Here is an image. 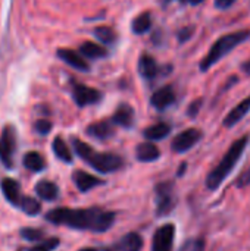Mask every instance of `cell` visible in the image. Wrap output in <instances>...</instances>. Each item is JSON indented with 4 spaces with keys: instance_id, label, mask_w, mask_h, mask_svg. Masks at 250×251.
Wrapping results in <instances>:
<instances>
[{
    "instance_id": "6da1fadb",
    "label": "cell",
    "mask_w": 250,
    "mask_h": 251,
    "mask_svg": "<svg viewBox=\"0 0 250 251\" xmlns=\"http://www.w3.org/2000/svg\"><path fill=\"white\" fill-rule=\"evenodd\" d=\"M46 221L81 231L105 232L115 222V213L102 207L90 209H53L46 215Z\"/></svg>"
},
{
    "instance_id": "7a4b0ae2",
    "label": "cell",
    "mask_w": 250,
    "mask_h": 251,
    "mask_svg": "<svg viewBox=\"0 0 250 251\" xmlns=\"http://www.w3.org/2000/svg\"><path fill=\"white\" fill-rule=\"evenodd\" d=\"M250 137L249 135H243L240 138H237L225 151V154L222 156V159L220 160V163L208 174L206 176V188L211 191H217L224 181L230 176V174L234 171V168L237 166V163L240 162L248 144H249Z\"/></svg>"
},
{
    "instance_id": "3957f363",
    "label": "cell",
    "mask_w": 250,
    "mask_h": 251,
    "mask_svg": "<svg viewBox=\"0 0 250 251\" xmlns=\"http://www.w3.org/2000/svg\"><path fill=\"white\" fill-rule=\"evenodd\" d=\"M72 147L75 150V153L84 160L87 162L93 169L102 172V174H111L115 172L118 169H121L124 166V160L122 157L113 154V153H99L94 151L87 143L81 141L80 138L74 137L72 140Z\"/></svg>"
},
{
    "instance_id": "277c9868",
    "label": "cell",
    "mask_w": 250,
    "mask_h": 251,
    "mask_svg": "<svg viewBox=\"0 0 250 251\" xmlns=\"http://www.w3.org/2000/svg\"><path fill=\"white\" fill-rule=\"evenodd\" d=\"M249 38L250 29H239V31H234V32L224 34L222 37H220L212 44L211 50L200 60V65H199L200 71L202 72L209 71L215 63H218L220 60H222L228 53H231L237 46H240L242 43H245Z\"/></svg>"
},
{
    "instance_id": "5b68a950",
    "label": "cell",
    "mask_w": 250,
    "mask_h": 251,
    "mask_svg": "<svg viewBox=\"0 0 250 251\" xmlns=\"http://www.w3.org/2000/svg\"><path fill=\"white\" fill-rule=\"evenodd\" d=\"M155 193H156V215L158 216L169 215L177 206V194H175L174 182L171 181L159 182L155 187Z\"/></svg>"
},
{
    "instance_id": "8992f818",
    "label": "cell",
    "mask_w": 250,
    "mask_h": 251,
    "mask_svg": "<svg viewBox=\"0 0 250 251\" xmlns=\"http://www.w3.org/2000/svg\"><path fill=\"white\" fill-rule=\"evenodd\" d=\"M15 151H16V131L12 125H6L0 135V162L7 169L13 166Z\"/></svg>"
},
{
    "instance_id": "52a82bcc",
    "label": "cell",
    "mask_w": 250,
    "mask_h": 251,
    "mask_svg": "<svg viewBox=\"0 0 250 251\" xmlns=\"http://www.w3.org/2000/svg\"><path fill=\"white\" fill-rule=\"evenodd\" d=\"M203 138V132L197 128H189L183 132H180L171 143V149L174 153H186L190 149H193L200 140Z\"/></svg>"
},
{
    "instance_id": "ba28073f",
    "label": "cell",
    "mask_w": 250,
    "mask_h": 251,
    "mask_svg": "<svg viewBox=\"0 0 250 251\" xmlns=\"http://www.w3.org/2000/svg\"><path fill=\"white\" fill-rule=\"evenodd\" d=\"M175 240V225L165 224L159 226L153 235L152 251H172Z\"/></svg>"
},
{
    "instance_id": "9c48e42d",
    "label": "cell",
    "mask_w": 250,
    "mask_h": 251,
    "mask_svg": "<svg viewBox=\"0 0 250 251\" xmlns=\"http://www.w3.org/2000/svg\"><path fill=\"white\" fill-rule=\"evenodd\" d=\"M72 96L75 103L80 107H85L88 104H96L102 100L103 94L88 85H83V84H74L72 85Z\"/></svg>"
},
{
    "instance_id": "30bf717a",
    "label": "cell",
    "mask_w": 250,
    "mask_h": 251,
    "mask_svg": "<svg viewBox=\"0 0 250 251\" xmlns=\"http://www.w3.org/2000/svg\"><path fill=\"white\" fill-rule=\"evenodd\" d=\"M177 100V94L172 85H165L159 90H156L150 97V104L158 110H165L169 106H172Z\"/></svg>"
},
{
    "instance_id": "8fae6325",
    "label": "cell",
    "mask_w": 250,
    "mask_h": 251,
    "mask_svg": "<svg viewBox=\"0 0 250 251\" xmlns=\"http://www.w3.org/2000/svg\"><path fill=\"white\" fill-rule=\"evenodd\" d=\"M162 71H164V68H161L156 63V60H155V57L152 54L143 53L140 56V59H139V72H140V75L143 78H146L147 81H152L156 76H159L161 74H164Z\"/></svg>"
},
{
    "instance_id": "7c38bea8",
    "label": "cell",
    "mask_w": 250,
    "mask_h": 251,
    "mask_svg": "<svg viewBox=\"0 0 250 251\" xmlns=\"http://www.w3.org/2000/svg\"><path fill=\"white\" fill-rule=\"evenodd\" d=\"M250 112V96H248L246 99H243L234 109H231L228 113H227V116L224 118V121H222V125L225 126V128H233V126H236L248 113Z\"/></svg>"
},
{
    "instance_id": "4fadbf2b",
    "label": "cell",
    "mask_w": 250,
    "mask_h": 251,
    "mask_svg": "<svg viewBox=\"0 0 250 251\" xmlns=\"http://www.w3.org/2000/svg\"><path fill=\"white\" fill-rule=\"evenodd\" d=\"M56 54L60 60H63L65 63H68L69 66H72L78 71L88 72V69H90V65L85 62L84 56H81L80 53H77L71 49H59L56 51Z\"/></svg>"
},
{
    "instance_id": "5bb4252c",
    "label": "cell",
    "mask_w": 250,
    "mask_h": 251,
    "mask_svg": "<svg viewBox=\"0 0 250 251\" xmlns=\"http://www.w3.org/2000/svg\"><path fill=\"white\" fill-rule=\"evenodd\" d=\"M72 181L81 193H87V191L105 184V181H102V179L96 178L94 175L84 172V171H75L72 174Z\"/></svg>"
},
{
    "instance_id": "9a60e30c",
    "label": "cell",
    "mask_w": 250,
    "mask_h": 251,
    "mask_svg": "<svg viewBox=\"0 0 250 251\" xmlns=\"http://www.w3.org/2000/svg\"><path fill=\"white\" fill-rule=\"evenodd\" d=\"M143 247V240L139 234L130 232L118 240L111 249L105 251H140Z\"/></svg>"
},
{
    "instance_id": "2e32d148",
    "label": "cell",
    "mask_w": 250,
    "mask_h": 251,
    "mask_svg": "<svg viewBox=\"0 0 250 251\" xmlns=\"http://www.w3.org/2000/svg\"><path fill=\"white\" fill-rule=\"evenodd\" d=\"M87 135L96 138V140H108L115 134V128L112 121H99L93 122L87 126Z\"/></svg>"
},
{
    "instance_id": "e0dca14e",
    "label": "cell",
    "mask_w": 250,
    "mask_h": 251,
    "mask_svg": "<svg viewBox=\"0 0 250 251\" xmlns=\"http://www.w3.org/2000/svg\"><path fill=\"white\" fill-rule=\"evenodd\" d=\"M0 188H1V191H3L6 200H7L10 204H13V206L18 207L19 203H21V200H22V194H21V187H19V184H18L15 179H12V178H4V179L0 182Z\"/></svg>"
},
{
    "instance_id": "ac0fdd59",
    "label": "cell",
    "mask_w": 250,
    "mask_h": 251,
    "mask_svg": "<svg viewBox=\"0 0 250 251\" xmlns=\"http://www.w3.org/2000/svg\"><path fill=\"white\" fill-rule=\"evenodd\" d=\"M112 124L122 128H131L134 125V109L127 103L119 104L112 116Z\"/></svg>"
},
{
    "instance_id": "d6986e66",
    "label": "cell",
    "mask_w": 250,
    "mask_h": 251,
    "mask_svg": "<svg viewBox=\"0 0 250 251\" xmlns=\"http://www.w3.org/2000/svg\"><path fill=\"white\" fill-rule=\"evenodd\" d=\"M136 156H137V160L139 162H144V163H149V162H155L159 159L161 156V150L153 144V143H141L137 146L136 149Z\"/></svg>"
},
{
    "instance_id": "ffe728a7",
    "label": "cell",
    "mask_w": 250,
    "mask_h": 251,
    "mask_svg": "<svg viewBox=\"0 0 250 251\" xmlns=\"http://www.w3.org/2000/svg\"><path fill=\"white\" fill-rule=\"evenodd\" d=\"M171 132V125L167 122H158L155 125H150L144 129L143 135L144 138H147L149 141H159L164 140L165 137H168Z\"/></svg>"
},
{
    "instance_id": "44dd1931",
    "label": "cell",
    "mask_w": 250,
    "mask_h": 251,
    "mask_svg": "<svg viewBox=\"0 0 250 251\" xmlns=\"http://www.w3.org/2000/svg\"><path fill=\"white\" fill-rule=\"evenodd\" d=\"M35 193H37V196H38L40 199L47 200V201H53V200H56L57 196H59V188H57V185H56L55 182L43 179V181L37 182V185H35Z\"/></svg>"
},
{
    "instance_id": "7402d4cb",
    "label": "cell",
    "mask_w": 250,
    "mask_h": 251,
    "mask_svg": "<svg viewBox=\"0 0 250 251\" xmlns=\"http://www.w3.org/2000/svg\"><path fill=\"white\" fill-rule=\"evenodd\" d=\"M80 53H81V56H84L87 59H100L108 54V50H106V47H103L97 43L84 41L80 46Z\"/></svg>"
},
{
    "instance_id": "603a6c76",
    "label": "cell",
    "mask_w": 250,
    "mask_h": 251,
    "mask_svg": "<svg viewBox=\"0 0 250 251\" xmlns=\"http://www.w3.org/2000/svg\"><path fill=\"white\" fill-rule=\"evenodd\" d=\"M24 166L31 171V172H41L46 169V160L44 157L37 153V151H28L25 156H24V160H22Z\"/></svg>"
},
{
    "instance_id": "cb8c5ba5",
    "label": "cell",
    "mask_w": 250,
    "mask_h": 251,
    "mask_svg": "<svg viewBox=\"0 0 250 251\" xmlns=\"http://www.w3.org/2000/svg\"><path fill=\"white\" fill-rule=\"evenodd\" d=\"M53 151L56 154V157L65 163H71L72 162V153L68 147V144L65 143V140L62 137H56L53 140Z\"/></svg>"
},
{
    "instance_id": "d4e9b609",
    "label": "cell",
    "mask_w": 250,
    "mask_h": 251,
    "mask_svg": "<svg viewBox=\"0 0 250 251\" xmlns=\"http://www.w3.org/2000/svg\"><path fill=\"white\" fill-rule=\"evenodd\" d=\"M152 28V15L150 12H143L133 21V32L134 34H144Z\"/></svg>"
},
{
    "instance_id": "484cf974",
    "label": "cell",
    "mask_w": 250,
    "mask_h": 251,
    "mask_svg": "<svg viewBox=\"0 0 250 251\" xmlns=\"http://www.w3.org/2000/svg\"><path fill=\"white\" fill-rule=\"evenodd\" d=\"M93 32H94V35L102 41V43H105V44H113L115 41H116V38H118V34L115 32V29L113 28H111V26H106V25H103V26H96L94 29H93Z\"/></svg>"
},
{
    "instance_id": "4316f807",
    "label": "cell",
    "mask_w": 250,
    "mask_h": 251,
    "mask_svg": "<svg viewBox=\"0 0 250 251\" xmlns=\"http://www.w3.org/2000/svg\"><path fill=\"white\" fill-rule=\"evenodd\" d=\"M18 207H21V210L29 216H34V215L40 213V210H41V204L32 197H22Z\"/></svg>"
},
{
    "instance_id": "83f0119b",
    "label": "cell",
    "mask_w": 250,
    "mask_h": 251,
    "mask_svg": "<svg viewBox=\"0 0 250 251\" xmlns=\"http://www.w3.org/2000/svg\"><path fill=\"white\" fill-rule=\"evenodd\" d=\"M21 237L29 243H37L44 238V232L41 229H35V228H22Z\"/></svg>"
},
{
    "instance_id": "f1b7e54d",
    "label": "cell",
    "mask_w": 250,
    "mask_h": 251,
    "mask_svg": "<svg viewBox=\"0 0 250 251\" xmlns=\"http://www.w3.org/2000/svg\"><path fill=\"white\" fill-rule=\"evenodd\" d=\"M59 243H60L59 238H50V240H46V241L37 244L35 247L29 249L28 251H52L59 246Z\"/></svg>"
},
{
    "instance_id": "f546056e",
    "label": "cell",
    "mask_w": 250,
    "mask_h": 251,
    "mask_svg": "<svg viewBox=\"0 0 250 251\" xmlns=\"http://www.w3.org/2000/svg\"><path fill=\"white\" fill-rule=\"evenodd\" d=\"M205 250V241L203 240H189L180 251H203Z\"/></svg>"
},
{
    "instance_id": "4dcf8cb0",
    "label": "cell",
    "mask_w": 250,
    "mask_h": 251,
    "mask_svg": "<svg viewBox=\"0 0 250 251\" xmlns=\"http://www.w3.org/2000/svg\"><path fill=\"white\" fill-rule=\"evenodd\" d=\"M34 128H35V131H37L38 134H41V135H47V134L52 131L53 125H52V122H50L49 119H38V121L35 122Z\"/></svg>"
},
{
    "instance_id": "1f68e13d",
    "label": "cell",
    "mask_w": 250,
    "mask_h": 251,
    "mask_svg": "<svg viewBox=\"0 0 250 251\" xmlns=\"http://www.w3.org/2000/svg\"><path fill=\"white\" fill-rule=\"evenodd\" d=\"M202 106H203V99H202V97H199V99L193 100V101L189 104V107H187V115H189L192 119H193V118H196V116L199 115V112H200Z\"/></svg>"
},
{
    "instance_id": "d6a6232c",
    "label": "cell",
    "mask_w": 250,
    "mask_h": 251,
    "mask_svg": "<svg viewBox=\"0 0 250 251\" xmlns=\"http://www.w3.org/2000/svg\"><path fill=\"white\" fill-rule=\"evenodd\" d=\"M250 185V166L239 175V178L236 179V187L237 188H246Z\"/></svg>"
},
{
    "instance_id": "836d02e7",
    "label": "cell",
    "mask_w": 250,
    "mask_h": 251,
    "mask_svg": "<svg viewBox=\"0 0 250 251\" xmlns=\"http://www.w3.org/2000/svg\"><path fill=\"white\" fill-rule=\"evenodd\" d=\"M193 32H194V26H190V25H189V26L181 28V29L178 31V34H177L178 41H180V43H184V41L190 40L192 35H193Z\"/></svg>"
},
{
    "instance_id": "e575fe53",
    "label": "cell",
    "mask_w": 250,
    "mask_h": 251,
    "mask_svg": "<svg viewBox=\"0 0 250 251\" xmlns=\"http://www.w3.org/2000/svg\"><path fill=\"white\" fill-rule=\"evenodd\" d=\"M236 1L237 0H215V7L217 9H221V10H227L231 6H234Z\"/></svg>"
},
{
    "instance_id": "d590c367",
    "label": "cell",
    "mask_w": 250,
    "mask_h": 251,
    "mask_svg": "<svg viewBox=\"0 0 250 251\" xmlns=\"http://www.w3.org/2000/svg\"><path fill=\"white\" fill-rule=\"evenodd\" d=\"M242 69L248 74V75H250V60H248V62H245L243 65H242Z\"/></svg>"
},
{
    "instance_id": "8d00e7d4",
    "label": "cell",
    "mask_w": 250,
    "mask_h": 251,
    "mask_svg": "<svg viewBox=\"0 0 250 251\" xmlns=\"http://www.w3.org/2000/svg\"><path fill=\"white\" fill-rule=\"evenodd\" d=\"M171 1H174V0H159V3H161L162 6H167V4H169ZM180 1H183V3H190V0H180Z\"/></svg>"
},
{
    "instance_id": "74e56055",
    "label": "cell",
    "mask_w": 250,
    "mask_h": 251,
    "mask_svg": "<svg viewBox=\"0 0 250 251\" xmlns=\"http://www.w3.org/2000/svg\"><path fill=\"white\" fill-rule=\"evenodd\" d=\"M205 0H190V3L189 4H193V6H196V4H200V3H203Z\"/></svg>"
},
{
    "instance_id": "f35d334b",
    "label": "cell",
    "mask_w": 250,
    "mask_h": 251,
    "mask_svg": "<svg viewBox=\"0 0 250 251\" xmlns=\"http://www.w3.org/2000/svg\"><path fill=\"white\" fill-rule=\"evenodd\" d=\"M186 166H187L186 163H183V165H181V168H180V172H178V175H183V172L186 171Z\"/></svg>"
},
{
    "instance_id": "ab89813d",
    "label": "cell",
    "mask_w": 250,
    "mask_h": 251,
    "mask_svg": "<svg viewBox=\"0 0 250 251\" xmlns=\"http://www.w3.org/2000/svg\"><path fill=\"white\" fill-rule=\"evenodd\" d=\"M80 251H102V250H97V249H83V250H80Z\"/></svg>"
}]
</instances>
